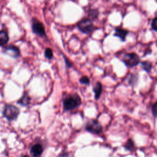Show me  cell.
I'll return each instance as SVG.
<instances>
[{
    "label": "cell",
    "mask_w": 157,
    "mask_h": 157,
    "mask_svg": "<svg viewBox=\"0 0 157 157\" xmlns=\"http://www.w3.org/2000/svg\"><path fill=\"white\" fill-rule=\"evenodd\" d=\"M4 49L8 54H9L10 56L14 58L18 57L20 55V52L19 48L13 45H7V47H4Z\"/></svg>",
    "instance_id": "obj_8"
},
{
    "label": "cell",
    "mask_w": 157,
    "mask_h": 157,
    "mask_svg": "<svg viewBox=\"0 0 157 157\" xmlns=\"http://www.w3.org/2000/svg\"><path fill=\"white\" fill-rule=\"evenodd\" d=\"M140 64H141L142 67L143 68V69L146 71L147 72H150L152 69L153 67V64L152 63L148 60H146V61H143L142 62L140 63Z\"/></svg>",
    "instance_id": "obj_13"
},
{
    "label": "cell",
    "mask_w": 157,
    "mask_h": 157,
    "mask_svg": "<svg viewBox=\"0 0 157 157\" xmlns=\"http://www.w3.org/2000/svg\"><path fill=\"white\" fill-rule=\"evenodd\" d=\"M45 56L48 59H50L53 58V51L51 48H47L45 50Z\"/></svg>",
    "instance_id": "obj_18"
},
{
    "label": "cell",
    "mask_w": 157,
    "mask_h": 157,
    "mask_svg": "<svg viewBox=\"0 0 157 157\" xmlns=\"http://www.w3.org/2000/svg\"><path fill=\"white\" fill-rule=\"evenodd\" d=\"M23 157H29L28 156H27V155H25V156H23Z\"/></svg>",
    "instance_id": "obj_22"
},
{
    "label": "cell",
    "mask_w": 157,
    "mask_h": 157,
    "mask_svg": "<svg viewBox=\"0 0 157 157\" xmlns=\"http://www.w3.org/2000/svg\"><path fill=\"white\" fill-rule=\"evenodd\" d=\"M151 110V113H152L153 116L155 118H156L157 117V100L152 105Z\"/></svg>",
    "instance_id": "obj_19"
},
{
    "label": "cell",
    "mask_w": 157,
    "mask_h": 157,
    "mask_svg": "<svg viewBox=\"0 0 157 157\" xmlns=\"http://www.w3.org/2000/svg\"><path fill=\"white\" fill-rule=\"evenodd\" d=\"M30 102V97L28 96L27 93H24L23 96L20 98V100H18V103L21 105L26 106L29 104Z\"/></svg>",
    "instance_id": "obj_14"
},
{
    "label": "cell",
    "mask_w": 157,
    "mask_h": 157,
    "mask_svg": "<svg viewBox=\"0 0 157 157\" xmlns=\"http://www.w3.org/2000/svg\"><path fill=\"white\" fill-rule=\"evenodd\" d=\"M99 10L96 9H90L88 13V16L89 17V19L91 20V21L97 19L99 15Z\"/></svg>",
    "instance_id": "obj_15"
},
{
    "label": "cell",
    "mask_w": 157,
    "mask_h": 157,
    "mask_svg": "<svg viewBox=\"0 0 157 157\" xmlns=\"http://www.w3.org/2000/svg\"><path fill=\"white\" fill-rule=\"evenodd\" d=\"M121 60L129 67H135L140 63V57L136 53H124L122 55Z\"/></svg>",
    "instance_id": "obj_2"
},
{
    "label": "cell",
    "mask_w": 157,
    "mask_h": 157,
    "mask_svg": "<svg viewBox=\"0 0 157 157\" xmlns=\"http://www.w3.org/2000/svg\"><path fill=\"white\" fill-rule=\"evenodd\" d=\"M64 61H65V63H66V66L67 68H70L72 66H73V64L67 58H66V56H64Z\"/></svg>",
    "instance_id": "obj_21"
},
{
    "label": "cell",
    "mask_w": 157,
    "mask_h": 157,
    "mask_svg": "<svg viewBox=\"0 0 157 157\" xmlns=\"http://www.w3.org/2000/svg\"><path fill=\"white\" fill-rule=\"evenodd\" d=\"M63 102L64 109L70 111L78 108L82 104V99L77 93H74L66 96Z\"/></svg>",
    "instance_id": "obj_1"
},
{
    "label": "cell",
    "mask_w": 157,
    "mask_h": 157,
    "mask_svg": "<svg viewBox=\"0 0 157 157\" xmlns=\"http://www.w3.org/2000/svg\"><path fill=\"white\" fill-rule=\"evenodd\" d=\"M77 27L82 33L85 34H91L96 29L93 21L89 18H83L79 21L77 24Z\"/></svg>",
    "instance_id": "obj_3"
},
{
    "label": "cell",
    "mask_w": 157,
    "mask_h": 157,
    "mask_svg": "<svg viewBox=\"0 0 157 157\" xmlns=\"http://www.w3.org/2000/svg\"><path fill=\"white\" fill-rule=\"evenodd\" d=\"M85 129L94 134H99L102 131V126L98 120L91 119L85 124Z\"/></svg>",
    "instance_id": "obj_5"
},
{
    "label": "cell",
    "mask_w": 157,
    "mask_h": 157,
    "mask_svg": "<svg viewBox=\"0 0 157 157\" xmlns=\"http://www.w3.org/2000/svg\"><path fill=\"white\" fill-rule=\"evenodd\" d=\"M19 113V109L12 104H6L3 110V115L9 121L15 120Z\"/></svg>",
    "instance_id": "obj_4"
},
{
    "label": "cell",
    "mask_w": 157,
    "mask_h": 157,
    "mask_svg": "<svg viewBox=\"0 0 157 157\" xmlns=\"http://www.w3.org/2000/svg\"><path fill=\"white\" fill-rule=\"evenodd\" d=\"M115 33L113 34V36L115 37H118L120 39V40L123 42L126 40V38L129 31L124 28H123L120 26L119 27H116L114 29Z\"/></svg>",
    "instance_id": "obj_7"
},
{
    "label": "cell",
    "mask_w": 157,
    "mask_h": 157,
    "mask_svg": "<svg viewBox=\"0 0 157 157\" xmlns=\"http://www.w3.org/2000/svg\"><path fill=\"white\" fill-rule=\"evenodd\" d=\"M79 82L83 85H89L90 83V78L86 75H83L80 78Z\"/></svg>",
    "instance_id": "obj_17"
},
{
    "label": "cell",
    "mask_w": 157,
    "mask_h": 157,
    "mask_svg": "<svg viewBox=\"0 0 157 157\" xmlns=\"http://www.w3.org/2000/svg\"><path fill=\"white\" fill-rule=\"evenodd\" d=\"M9 41L8 33L5 30L0 31V46L5 45Z\"/></svg>",
    "instance_id": "obj_12"
},
{
    "label": "cell",
    "mask_w": 157,
    "mask_h": 157,
    "mask_svg": "<svg viewBox=\"0 0 157 157\" xmlns=\"http://www.w3.org/2000/svg\"><path fill=\"white\" fill-rule=\"evenodd\" d=\"M93 91L94 94V99L98 100L102 91V85L100 82H97L93 88Z\"/></svg>",
    "instance_id": "obj_10"
},
{
    "label": "cell",
    "mask_w": 157,
    "mask_h": 157,
    "mask_svg": "<svg viewBox=\"0 0 157 157\" xmlns=\"http://www.w3.org/2000/svg\"><path fill=\"white\" fill-rule=\"evenodd\" d=\"M139 82V75L137 74L131 73L128 77V82L129 85L134 87L137 85Z\"/></svg>",
    "instance_id": "obj_11"
},
{
    "label": "cell",
    "mask_w": 157,
    "mask_h": 157,
    "mask_svg": "<svg viewBox=\"0 0 157 157\" xmlns=\"http://www.w3.org/2000/svg\"><path fill=\"white\" fill-rule=\"evenodd\" d=\"M32 29L36 34L41 37L45 36V31L43 24L36 19L33 20Z\"/></svg>",
    "instance_id": "obj_6"
},
{
    "label": "cell",
    "mask_w": 157,
    "mask_h": 157,
    "mask_svg": "<svg viewBox=\"0 0 157 157\" xmlns=\"http://www.w3.org/2000/svg\"><path fill=\"white\" fill-rule=\"evenodd\" d=\"M124 148L127 150H130V151H132L134 148H135V145H134V141L131 139H129L124 144Z\"/></svg>",
    "instance_id": "obj_16"
},
{
    "label": "cell",
    "mask_w": 157,
    "mask_h": 157,
    "mask_svg": "<svg viewBox=\"0 0 157 157\" xmlns=\"http://www.w3.org/2000/svg\"><path fill=\"white\" fill-rule=\"evenodd\" d=\"M151 27L154 31L157 32V17L153 18L152 20L151 23Z\"/></svg>",
    "instance_id": "obj_20"
},
{
    "label": "cell",
    "mask_w": 157,
    "mask_h": 157,
    "mask_svg": "<svg viewBox=\"0 0 157 157\" xmlns=\"http://www.w3.org/2000/svg\"><path fill=\"white\" fill-rule=\"evenodd\" d=\"M43 148L40 144H35L31 148V153L33 157H40Z\"/></svg>",
    "instance_id": "obj_9"
}]
</instances>
